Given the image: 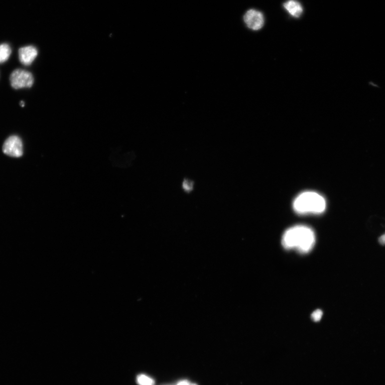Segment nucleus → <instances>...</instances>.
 <instances>
[{
	"mask_svg": "<svg viewBox=\"0 0 385 385\" xmlns=\"http://www.w3.org/2000/svg\"><path fill=\"white\" fill-rule=\"evenodd\" d=\"M315 242L314 231L304 225H297L288 229L282 239V244L285 249L296 250L302 254L310 252Z\"/></svg>",
	"mask_w": 385,
	"mask_h": 385,
	"instance_id": "obj_1",
	"label": "nucleus"
},
{
	"mask_svg": "<svg viewBox=\"0 0 385 385\" xmlns=\"http://www.w3.org/2000/svg\"><path fill=\"white\" fill-rule=\"evenodd\" d=\"M379 242L381 245H385V234L380 238Z\"/></svg>",
	"mask_w": 385,
	"mask_h": 385,
	"instance_id": "obj_13",
	"label": "nucleus"
},
{
	"mask_svg": "<svg viewBox=\"0 0 385 385\" xmlns=\"http://www.w3.org/2000/svg\"><path fill=\"white\" fill-rule=\"evenodd\" d=\"M136 382L139 385H155V381L153 379L143 374L137 376Z\"/></svg>",
	"mask_w": 385,
	"mask_h": 385,
	"instance_id": "obj_9",
	"label": "nucleus"
},
{
	"mask_svg": "<svg viewBox=\"0 0 385 385\" xmlns=\"http://www.w3.org/2000/svg\"><path fill=\"white\" fill-rule=\"evenodd\" d=\"M191 385H197V384H193V383L192 384V383H191Z\"/></svg>",
	"mask_w": 385,
	"mask_h": 385,
	"instance_id": "obj_15",
	"label": "nucleus"
},
{
	"mask_svg": "<svg viewBox=\"0 0 385 385\" xmlns=\"http://www.w3.org/2000/svg\"><path fill=\"white\" fill-rule=\"evenodd\" d=\"M322 315V311L321 310H317L312 313L311 317L314 321L318 322L321 320Z\"/></svg>",
	"mask_w": 385,
	"mask_h": 385,
	"instance_id": "obj_11",
	"label": "nucleus"
},
{
	"mask_svg": "<svg viewBox=\"0 0 385 385\" xmlns=\"http://www.w3.org/2000/svg\"><path fill=\"white\" fill-rule=\"evenodd\" d=\"M4 153L13 157H19L23 154V144L20 138L17 135H12L7 139L2 148Z\"/></svg>",
	"mask_w": 385,
	"mask_h": 385,
	"instance_id": "obj_4",
	"label": "nucleus"
},
{
	"mask_svg": "<svg viewBox=\"0 0 385 385\" xmlns=\"http://www.w3.org/2000/svg\"><path fill=\"white\" fill-rule=\"evenodd\" d=\"M293 207L295 212L299 214H321L326 209V202L322 195L307 191L297 196Z\"/></svg>",
	"mask_w": 385,
	"mask_h": 385,
	"instance_id": "obj_2",
	"label": "nucleus"
},
{
	"mask_svg": "<svg viewBox=\"0 0 385 385\" xmlns=\"http://www.w3.org/2000/svg\"><path fill=\"white\" fill-rule=\"evenodd\" d=\"M244 19L246 26L254 31L260 30L264 24L263 14L255 9H250L247 11L245 14Z\"/></svg>",
	"mask_w": 385,
	"mask_h": 385,
	"instance_id": "obj_5",
	"label": "nucleus"
},
{
	"mask_svg": "<svg viewBox=\"0 0 385 385\" xmlns=\"http://www.w3.org/2000/svg\"><path fill=\"white\" fill-rule=\"evenodd\" d=\"M20 105L21 107H24L25 106V103L24 101H21L20 102Z\"/></svg>",
	"mask_w": 385,
	"mask_h": 385,
	"instance_id": "obj_14",
	"label": "nucleus"
},
{
	"mask_svg": "<svg viewBox=\"0 0 385 385\" xmlns=\"http://www.w3.org/2000/svg\"><path fill=\"white\" fill-rule=\"evenodd\" d=\"M283 6L290 15L295 18L300 17L303 11L302 5L296 0H288Z\"/></svg>",
	"mask_w": 385,
	"mask_h": 385,
	"instance_id": "obj_7",
	"label": "nucleus"
},
{
	"mask_svg": "<svg viewBox=\"0 0 385 385\" xmlns=\"http://www.w3.org/2000/svg\"><path fill=\"white\" fill-rule=\"evenodd\" d=\"M191 383L188 381L184 380L180 381L177 385H191Z\"/></svg>",
	"mask_w": 385,
	"mask_h": 385,
	"instance_id": "obj_12",
	"label": "nucleus"
},
{
	"mask_svg": "<svg viewBox=\"0 0 385 385\" xmlns=\"http://www.w3.org/2000/svg\"><path fill=\"white\" fill-rule=\"evenodd\" d=\"M38 51L33 46L21 47L19 49V59L21 64L26 66L31 65L37 57Z\"/></svg>",
	"mask_w": 385,
	"mask_h": 385,
	"instance_id": "obj_6",
	"label": "nucleus"
},
{
	"mask_svg": "<svg viewBox=\"0 0 385 385\" xmlns=\"http://www.w3.org/2000/svg\"><path fill=\"white\" fill-rule=\"evenodd\" d=\"M194 184L193 180L185 178L183 181L181 187H182L183 190L185 193H190L192 192L194 190Z\"/></svg>",
	"mask_w": 385,
	"mask_h": 385,
	"instance_id": "obj_10",
	"label": "nucleus"
},
{
	"mask_svg": "<svg viewBox=\"0 0 385 385\" xmlns=\"http://www.w3.org/2000/svg\"><path fill=\"white\" fill-rule=\"evenodd\" d=\"M11 54V49L7 43L0 45V64L8 61Z\"/></svg>",
	"mask_w": 385,
	"mask_h": 385,
	"instance_id": "obj_8",
	"label": "nucleus"
},
{
	"mask_svg": "<svg viewBox=\"0 0 385 385\" xmlns=\"http://www.w3.org/2000/svg\"><path fill=\"white\" fill-rule=\"evenodd\" d=\"M10 82L14 89L30 88L33 85L34 78L31 72L18 69L12 72Z\"/></svg>",
	"mask_w": 385,
	"mask_h": 385,
	"instance_id": "obj_3",
	"label": "nucleus"
}]
</instances>
